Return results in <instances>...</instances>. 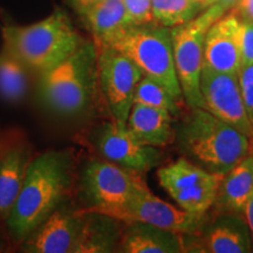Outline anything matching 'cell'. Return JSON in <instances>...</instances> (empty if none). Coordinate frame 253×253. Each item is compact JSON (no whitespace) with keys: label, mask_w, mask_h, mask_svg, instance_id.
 I'll return each instance as SVG.
<instances>
[{"label":"cell","mask_w":253,"mask_h":253,"mask_svg":"<svg viewBox=\"0 0 253 253\" xmlns=\"http://www.w3.org/2000/svg\"><path fill=\"white\" fill-rule=\"evenodd\" d=\"M199 90L203 109L252 140L253 128L242 99L238 74L219 73L203 66L199 77Z\"/></svg>","instance_id":"8fae6325"},{"label":"cell","mask_w":253,"mask_h":253,"mask_svg":"<svg viewBox=\"0 0 253 253\" xmlns=\"http://www.w3.org/2000/svg\"><path fill=\"white\" fill-rule=\"evenodd\" d=\"M182 102L160 82L154 79L142 75L136 84L134 91V103L166 109L173 118H177L182 113Z\"/></svg>","instance_id":"d4e9b609"},{"label":"cell","mask_w":253,"mask_h":253,"mask_svg":"<svg viewBox=\"0 0 253 253\" xmlns=\"http://www.w3.org/2000/svg\"><path fill=\"white\" fill-rule=\"evenodd\" d=\"M220 5H211L188 23L170 28L177 78L188 107L203 108L199 77L203 67L205 34L217 19L226 13Z\"/></svg>","instance_id":"52a82bcc"},{"label":"cell","mask_w":253,"mask_h":253,"mask_svg":"<svg viewBox=\"0 0 253 253\" xmlns=\"http://www.w3.org/2000/svg\"><path fill=\"white\" fill-rule=\"evenodd\" d=\"M129 23L145 25L156 23L153 15L151 0H123Z\"/></svg>","instance_id":"484cf974"},{"label":"cell","mask_w":253,"mask_h":253,"mask_svg":"<svg viewBox=\"0 0 253 253\" xmlns=\"http://www.w3.org/2000/svg\"><path fill=\"white\" fill-rule=\"evenodd\" d=\"M207 214L196 216L162 201L150 191L142 179L122 208L118 219L123 223L142 221L185 235L197 229Z\"/></svg>","instance_id":"7c38bea8"},{"label":"cell","mask_w":253,"mask_h":253,"mask_svg":"<svg viewBox=\"0 0 253 253\" xmlns=\"http://www.w3.org/2000/svg\"><path fill=\"white\" fill-rule=\"evenodd\" d=\"M1 37L2 47L38 75L56 67L86 41L60 8L32 25L5 24Z\"/></svg>","instance_id":"3957f363"},{"label":"cell","mask_w":253,"mask_h":253,"mask_svg":"<svg viewBox=\"0 0 253 253\" xmlns=\"http://www.w3.org/2000/svg\"><path fill=\"white\" fill-rule=\"evenodd\" d=\"M151 7L155 21L168 28L188 23L207 8L196 0H151Z\"/></svg>","instance_id":"cb8c5ba5"},{"label":"cell","mask_w":253,"mask_h":253,"mask_svg":"<svg viewBox=\"0 0 253 253\" xmlns=\"http://www.w3.org/2000/svg\"><path fill=\"white\" fill-rule=\"evenodd\" d=\"M173 123V143L183 156L210 173L225 175L251 154V138L198 107Z\"/></svg>","instance_id":"7a4b0ae2"},{"label":"cell","mask_w":253,"mask_h":253,"mask_svg":"<svg viewBox=\"0 0 253 253\" xmlns=\"http://www.w3.org/2000/svg\"><path fill=\"white\" fill-rule=\"evenodd\" d=\"M74 171L71 150H48L32 158L20 192L5 219L15 239L23 240L68 202L74 186Z\"/></svg>","instance_id":"6da1fadb"},{"label":"cell","mask_w":253,"mask_h":253,"mask_svg":"<svg viewBox=\"0 0 253 253\" xmlns=\"http://www.w3.org/2000/svg\"><path fill=\"white\" fill-rule=\"evenodd\" d=\"M97 93V50L84 41L74 54L39 75L37 96L43 108L62 118H78L90 109Z\"/></svg>","instance_id":"277c9868"},{"label":"cell","mask_w":253,"mask_h":253,"mask_svg":"<svg viewBox=\"0 0 253 253\" xmlns=\"http://www.w3.org/2000/svg\"><path fill=\"white\" fill-rule=\"evenodd\" d=\"M238 0H210L209 6L211 5H220L221 7H224L226 11H229L231 7H233L237 4Z\"/></svg>","instance_id":"1f68e13d"},{"label":"cell","mask_w":253,"mask_h":253,"mask_svg":"<svg viewBox=\"0 0 253 253\" xmlns=\"http://www.w3.org/2000/svg\"><path fill=\"white\" fill-rule=\"evenodd\" d=\"M211 173L182 156L157 170V178L168 194L188 189L204 181Z\"/></svg>","instance_id":"603a6c76"},{"label":"cell","mask_w":253,"mask_h":253,"mask_svg":"<svg viewBox=\"0 0 253 253\" xmlns=\"http://www.w3.org/2000/svg\"><path fill=\"white\" fill-rule=\"evenodd\" d=\"M235 6L240 20H253V0H238Z\"/></svg>","instance_id":"f546056e"},{"label":"cell","mask_w":253,"mask_h":253,"mask_svg":"<svg viewBox=\"0 0 253 253\" xmlns=\"http://www.w3.org/2000/svg\"><path fill=\"white\" fill-rule=\"evenodd\" d=\"M116 252L184 253L183 235L142 221L125 223Z\"/></svg>","instance_id":"2e32d148"},{"label":"cell","mask_w":253,"mask_h":253,"mask_svg":"<svg viewBox=\"0 0 253 253\" xmlns=\"http://www.w3.org/2000/svg\"><path fill=\"white\" fill-rule=\"evenodd\" d=\"M65 1L68 7H71L79 17H81L87 11H89L91 7H94L95 5L103 1V0H65Z\"/></svg>","instance_id":"f1b7e54d"},{"label":"cell","mask_w":253,"mask_h":253,"mask_svg":"<svg viewBox=\"0 0 253 253\" xmlns=\"http://www.w3.org/2000/svg\"><path fill=\"white\" fill-rule=\"evenodd\" d=\"M28 90V69L7 49H0V97L8 103L24 100Z\"/></svg>","instance_id":"7402d4cb"},{"label":"cell","mask_w":253,"mask_h":253,"mask_svg":"<svg viewBox=\"0 0 253 253\" xmlns=\"http://www.w3.org/2000/svg\"><path fill=\"white\" fill-rule=\"evenodd\" d=\"M184 252L246 253L251 252L252 240L242 214L220 210L205 219L197 229L183 235Z\"/></svg>","instance_id":"30bf717a"},{"label":"cell","mask_w":253,"mask_h":253,"mask_svg":"<svg viewBox=\"0 0 253 253\" xmlns=\"http://www.w3.org/2000/svg\"><path fill=\"white\" fill-rule=\"evenodd\" d=\"M252 195L253 155L250 154L221 177L213 207L243 214L245 205Z\"/></svg>","instance_id":"d6986e66"},{"label":"cell","mask_w":253,"mask_h":253,"mask_svg":"<svg viewBox=\"0 0 253 253\" xmlns=\"http://www.w3.org/2000/svg\"><path fill=\"white\" fill-rule=\"evenodd\" d=\"M82 220V210L66 202L23 239L28 253H72Z\"/></svg>","instance_id":"4fadbf2b"},{"label":"cell","mask_w":253,"mask_h":253,"mask_svg":"<svg viewBox=\"0 0 253 253\" xmlns=\"http://www.w3.org/2000/svg\"><path fill=\"white\" fill-rule=\"evenodd\" d=\"M126 125L142 144L164 148L173 143V116L166 109L134 103Z\"/></svg>","instance_id":"ac0fdd59"},{"label":"cell","mask_w":253,"mask_h":253,"mask_svg":"<svg viewBox=\"0 0 253 253\" xmlns=\"http://www.w3.org/2000/svg\"><path fill=\"white\" fill-rule=\"evenodd\" d=\"M32 147L24 138H15L0 147V218L6 219L23 186Z\"/></svg>","instance_id":"9a60e30c"},{"label":"cell","mask_w":253,"mask_h":253,"mask_svg":"<svg viewBox=\"0 0 253 253\" xmlns=\"http://www.w3.org/2000/svg\"><path fill=\"white\" fill-rule=\"evenodd\" d=\"M0 147H1V141H0Z\"/></svg>","instance_id":"836d02e7"},{"label":"cell","mask_w":253,"mask_h":253,"mask_svg":"<svg viewBox=\"0 0 253 253\" xmlns=\"http://www.w3.org/2000/svg\"><path fill=\"white\" fill-rule=\"evenodd\" d=\"M125 223L108 214L82 210L79 236L72 253L116 252Z\"/></svg>","instance_id":"e0dca14e"},{"label":"cell","mask_w":253,"mask_h":253,"mask_svg":"<svg viewBox=\"0 0 253 253\" xmlns=\"http://www.w3.org/2000/svg\"><path fill=\"white\" fill-rule=\"evenodd\" d=\"M221 177L223 175L211 173L204 181L169 195L182 210L196 216H205L213 208Z\"/></svg>","instance_id":"44dd1931"},{"label":"cell","mask_w":253,"mask_h":253,"mask_svg":"<svg viewBox=\"0 0 253 253\" xmlns=\"http://www.w3.org/2000/svg\"><path fill=\"white\" fill-rule=\"evenodd\" d=\"M196 1L201 2V4H203L205 7H209V2H210V0H196Z\"/></svg>","instance_id":"d6a6232c"},{"label":"cell","mask_w":253,"mask_h":253,"mask_svg":"<svg viewBox=\"0 0 253 253\" xmlns=\"http://www.w3.org/2000/svg\"><path fill=\"white\" fill-rule=\"evenodd\" d=\"M238 82L246 114L253 128V65L244 66L239 69Z\"/></svg>","instance_id":"4316f807"},{"label":"cell","mask_w":253,"mask_h":253,"mask_svg":"<svg viewBox=\"0 0 253 253\" xmlns=\"http://www.w3.org/2000/svg\"><path fill=\"white\" fill-rule=\"evenodd\" d=\"M240 19L235 12L223 14L205 34L203 66L226 74L242 68L239 48Z\"/></svg>","instance_id":"5bb4252c"},{"label":"cell","mask_w":253,"mask_h":253,"mask_svg":"<svg viewBox=\"0 0 253 253\" xmlns=\"http://www.w3.org/2000/svg\"><path fill=\"white\" fill-rule=\"evenodd\" d=\"M97 91L114 121L126 125L136 84L143 75L136 63L112 46H96Z\"/></svg>","instance_id":"ba28073f"},{"label":"cell","mask_w":253,"mask_h":253,"mask_svg":"<svg viewBox=\"0 0 253 253\" xmlns=\"http://www.w3.org/2000/svg\"><path fill=\"white\" fill-rule=\"evenodd\" d=\"M142 179V172L107 160L90 158L82 166L79 175V194L84 207L82 210L119 218L122 208Z\"/></svg>","instance_id":"8992f818"},{"label":"cell","mask_w":253,"mask_h":253,"mask_svg":"<svg viewBox=\"0 0 253 253\" xmlns=\"http://www.w3.org/2000/svg\"><path fill=\"white\" fill-rule=\"evenodd\" d=\"M80 18L90 32L95 46L109 45L114 38L131 25L123 0H103Z\"/></svg>","instance_id":"ffe728a7"},{"label":"cell","mask_w":253,"mask_h":253,"mask_svg":"<svg viewBox=\"0 0 253 253\" xmlns=\"http://www.w3.org/2000/svg\"><path fill=\"white\" fill-rule=\"evenodd\" d=\"M243 214L245 216L246 224H248L249 226L250 235H251V240H252V246H253V195L248 201V203H246L244 211H243Z\"/></svg>","instance_id":"4dcf8cb0"},{"label":"cell","mask_w":253,"mask_h":253,"mask_svg":"<svg viewBox=\"0 0 253 253\" xmlns=\"http://www.w3.org/2000/svg\"><path fill=\"white\" fill-rule=\"evenodd\" d=\"M88 142L103 160L137 172H147L163 162L161 148L138 142L126 125L110 119L95 126L88 134Z\"/></svg>","instance_id":"9c48e42d"},{"label":"cell","mask_w":253,"mask_h":253,"mask_svg":"<svg viewBox=\"0 0 253 253\" xmlns=\"http://www.w3.org/2000/svg\"><path fill=\"white\" fill-rule=\"evenodd\" d=\"M239 48L242 67L253 65V20H240Z\"/></svg>","instance_id":"83f0119b"},{"label":"cell","mask_w":253,"mask_h":253,"mask_svg":"<svg viewBox=\"0 0 253 253\" xmlns=\"http://www.w3.org/2000/svg\"><path fill=\"white\" fill-rule=\"evenodd\" d=\"M108 46L131 59L143 75L162 84L177 100L184 101L173 61L170 28L157 23L130 25Z\"/></svg>","instance_id":"5b68a950"}]
</instances>
